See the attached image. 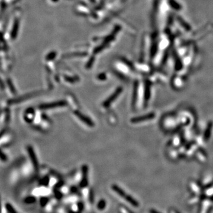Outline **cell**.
Segmentation results:
<instances>
[{"mask_svg": "<svg viewBox=\"0 0 213 213\" xmlns=\"http://www.w3.org/2000/svg\"><path fill=\"white\" fill-rule=\"evenodd\" d=\"M111 188H112V190L114 191H115L118 196H120V197H122V198L124 197L125 198V199L127 202H129L132 205L135 206V207L137 206L138 204H137V202L132 197H130V196H129V195L127 196L126 193L121 188H120L118 186H117L115 184H114V185H112Z\"/></svg>", "mask_w": 213, "mask_h": 213, "instance_id": "obj_1", "label": "cell"}, {"mask_svg": "<svg viewBox=\"0 0 213 213\" xmlns=\"http://www.w3.org/2000/svg\"><path fill=\"white\" fill-rule=\"evenodd\" d=\"M67 105V102L65 100H59L57 101H54L49 103H46V104H41L39 106V108L40 110H48V109H52V108H55L57 107H65Z\"/></svg>", "mask_w": 213, "mask_h": 213, "instance_id": "obj_2", "label": "cell"}, {"mask_svg": "<svg viewBox=\"0 0 213 213\" xmlns=\"http://www.w3.org/2000/svg\"><path fill=\"white\" fill-rule=\"evenodd\" d=\"M122 91H123V88L121 87H118L115 89L114 92H113L111 94V96H110L105 101H104L102 102V106L105 108L109 107L111 105V103L113 102H114L116 99L120 96V94L121 93Z\"/></svg>", "mask_w": 213, "mask_h": 213, "instance_id": "obj_3", "label": "cell"}, {"mask_svg": "<svg viewBox=\"0 0 213 213\" xmlns=\"http://www.w3.org/2000/svg\"><path fill=\"white\" fill-rule=\"evenodd\" d=\"M88 166L86 164H83L82 166V178L80 182V186L81 188L87 187L88 185Z\"/></svg>", "mask_w": 213, "mask_h": 213, "instance_id": "obj_4", "label": "cell"}, {"mask_svg": "<svg viewBox=\"0 0 213 213\" xmlns=\"http://www.w3.org/2000/svg\"><path fill=\"white\" fill-rule=\"evenodd\" d=\"M74 114L88 126H89V127H94V123L93 122V121L88 117L82 114V113L80 112V111L75 110L74 111Z\"/></svg>", "mask_w": 213, "mask_h": 213, "instance_id": "obj_5", "label": "cell"}, {"mask_svg": "<svg viewBox=\"0 0 213 213\" xmlns=\"http://www.w3.org/2000/svg\"><path fill=\"white\" fill-rule=\"evenodd\" d=\"M27 150L28 152V154L29 155L30 160L32 161V163L33 164V167L34 168V169L36 171H39V163H38V161L36 155V153L34 152V150L33 149V148L31 146H28L27 147Z\"/></svg>", "mask_w": 213, "mask_h": 213, "instance_id": "obj_6", "label": "cell"}, {"mask_svg": "<svg viewBox=\"0 0 213 213\" xmlns=\"http://www.w3.org/2000/svg\"><path fill=\"white\" fill-rule=\"evenodd\" d=\"M37 94H39L38 92H32V93H30V94H26V95H24V96H22V97H18L17 99H14L13 100H11V101H8V103H10V104H13V103H18V102H20L21 101H23L27 99H30V98H32L34 97V96H37Z\"/></svg>", "mask_w": 213, "mask_h": 213, "instance_id": "obj_7", "label": "cell"}, {"mask_svg": "<svg viewBox=\"0 0 213 213\" xmlns=\"http://www.w3.org/2000/svg\"><path fill=\"white\" fill-rule=\"evenodd\" d=\"M176 20L178 22V23L186 32H190L192 28L191 26L188 23H186L182 17H177L176 18Z\"/></svg>", "mask_w": 213, "mask_h": 213, "instance_id": "obj_8", "label": "cell"}, {"mask_svg": "<svg viewBox=\"0 0 213 213\" xmlns=\"http://www.w3.org/2000/svg\"><path fill=\"white\" fill-rule=\"evenodd\" d=\"M167 1L169 4V6L171 8L177 11L181 10V5L176 0H167Z\"/></svg>", "mask_w": 213, "mask_h": 213, "instance_id": "obj_9", "label": "cell"}, {"mask_svg": "<svg viewBox=\"0 0 213 213\" xmlns=\"http://www.w3.org/2000/svg\"><path fill=\"white\" fill-rule=\"evenodd\" d=\"M153 115L150 114L149 115H145V116H143V117H136V118H134L131 120V121L133 123H137V122H140L142 121H144V120H146L149 118H152Z\"/></svg>", "mask_w": 213, "mask_h": 213, "instance_id": "obj_10", "label": "cell"}, {"mask_svg": "<svg viewBox=\"0 0 213 213\" xmlns=\"http://www.w3.org/2000/svg\"><path fill=\"white\" fill-rule=\"evenodd\" d=\"M7 83L8 86V88H9V89H10L11 92L13 93V94H16V89L14 85H13V82H12V81L11 80V79L8 78L7 80Z\"/></svg>", "mask_w": 213, "mask_h": 213, "instance_id": "obj_11", "label": "cell"}, {"mask_svg": "<svg viewBox=\"0 0 213 213\" xmlns=\"http://www.w3.org/2000/svg\"><path fill=\"white\" fill-rule=\"evenodd\" d=\"M49 201V198L46 196H43L40 199V204L42 207H46Z\"/></svg>", "mask_w": 213, "mask_h": 213, "instance_id": "obj_12", "label": "cell"}, {"mask_svg": "<svg viewBox=\"0 0 213 213\" xmlns=\"http://www.w3.org/2000/svg\"><path fill=\"white\" fill-rule=\"evenodd\" d=\"M106 205H107L106 201L104 199H101L100 201H99L97 207V208L99 210L102 211L105 208Z\"/></svg>", "mask_w": 213, "mask_h": 213, "instance_id": "obj_13", "label": "cell"}, {"mask_svg": "<svg viewBox=\"0 0 213 213\" xmlns=\"http://www.w3.org/2000/svg\"><path fill=\"white\" fill-rule=\"evenodd\" d=\"M5 209L8 213H18L17 212L16 210L13 208V207L11 205V204L10 203H7L5 204Z\"/></svg>", "mask_w": 213, "mask_h": 213, "instance_id": "obj_14", "label": "cell"}, {"mask_svg": "<svg viewBox=\"0 0 213 213\" xmlns=\"http://www.w3.org/2000/svg\"><path fill=\"white\" fill-rule=\"evenodd\" d=\"M36 201V198L34 196H29L26 197L24 200V203L27 204H30L33 203L34 204Z\"/></svg>", "mask_w": 213, "mask_h": 213, "instance_id": "obj_15", "label": "cell"}, {"mask_svg": "<svg viewBox=\"0 0 213 213\" xmlns=\"http://www.w3.org/2000/svg\"><path fill=\"white\" fill-rule=\"evenodd\" d=\"M50 183V178L48 176H46L40 182V184L41 185L43 186H48L49 185Z\"/></svg>", "mask_w": 213, "mask_h": 213, "instance_id": "obj_16", "label": "cell"}, {"mask_svg": "<svg viewBox=\"0 0 213 213\" xmlns=\"http://www.w3.org/2000/svg\"><path fill=\"white\" fill-rule=\"evenodd\" d=\"M97 78L100 81H104L106 80L107 77H106V74L105 73H102L99 74L97 76Z\"/></svg>", "mask_w": 213, "mask_h": 213, "instance_id": "obj_17", "label": "cell"}, {"mask_svg": "<svg viewBox=\"0 0 213 213\" xmlns=\"http://www.w3.org/2000/svg\"><path fill=\"white\" fill-rule=\"evenodd\" d=\"M1 159L3 162H5L7 160V155L2 150H1Z\"/></svg>", "mask_w": 213, "mask_h": 213, "instance_id": "obj_18", "label": "cell"}, {"mask_svg": "<svg viewBox=\"0 0 213 213\" xmlns=\"http://www.w3.org/2000/svg\"><path fill=\"white\" fill-rule=\"evenodd\" d=\"M64 78H65L66 81H67V82H70V83H74V82H75V80L72 77H70L68 76H65Z\"/></svg>", "mask_w": 213, "mask_h": 213, "instance_id": "obj_19", "label": "cell"}, {"mask_svg": "<svg viewBox=\"0 0 213 213\" xmlns=\"http://www.w3.org/2000/svg\"><path fill=\"white\" fill-rule=\"evenodd\" d=\"M51 1H53V2H57L58 0H51Z\"/></svg>", "mask_w": 213, "mask_h": 213, "instance_id": "obj_20", "label": "cell"}]
</instances>
